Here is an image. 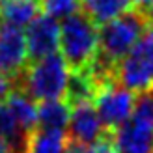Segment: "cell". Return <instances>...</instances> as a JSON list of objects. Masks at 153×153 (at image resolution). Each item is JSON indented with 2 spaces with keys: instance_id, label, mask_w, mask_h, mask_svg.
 I'll list each match as a JSON object with an SVG mask.
<instances>
[{
  "instance_id": "cell-6",
  "label": "cell",
  "mask_w": 153,
  "mask_h": 153,
  "mask_svg": "<svg viewBox=\"0 0 153 153\" xmlns=\"http://www.w3.org/2000/svg\"><path fill=\"white\" fill-rule=\"evenodd\" d=\"M26 37L21 28L0 22V75L17 82L28 67Z\"/></svg>"
},
{
  "instance_id": "cell-16",
  "label": "cell",
  "mask_w": 153,
  "mask_h": 153,
  "mask_svg": "<svg viewBox=\"0 0 153 153\" xmlns=\"http://www.w3.org/2000/svg\"><path fill=\"white\" fill-rule=\"evenodd\" d=\"M80 0H39L41 11L52 19H67L80 11Z\"/></svg>"
},
{
  "instance_id": "cell-12",
  "label": "cell",
  "mask_w": 153,
  "mask_h": 153,
  "mask_svg": "<svg viewBox=\"0 0 153 153\" xmlns=\"http://www.w3.org/2000/svg\"><path fill=\"white\" fill-rule=\"evenodd\" d=\"M6 105L10 106L13 118L17 120L21 129L28 134H32L37 129V105L34 99H30L25 91L13 90L6 97Z\"/></svg>"
},
{
  "instance_id": "cell-8",
  "label": "cell",
  "mask_w": 153,
  "mask_h": 153,
  "mask_svg": "<svg viewBox=\"0 0 153 153\" xmlns=\"http://www.w3.org/2000/svg\"><path fill=\"white\" fill-rule=\"evenodd\" d=\"M116 153H153V123L138 116L129 118L110 134Z\"/></svg>"
},
{
  "instance_id": "cell-1",
  "label": "cell",
  "mask_w": 153,
  "mask_h": 153,
  "mask_svg": "<svg viewBox=\"0 0 153 153\" xmlns=\"http://www.w3.org/2000/svg\"><path fill=\"white\" fill-rule=\"evenodd\" d=\"M58 51L71 71L88 69L99 54V26L82 11L64 19Z\"/></svg>"
},
{
  "instance_id": "cell-4",
  "label": "cell",
  "mask_w": 153,
  "mask_h": 153,
  "mask_svg": "<svg viewBox=\"0 0 153 153\" xmlns=\"http://www.w3.org/2000/svg\"><path fill=\"white\" fill-rule=\"evenodd\" d=\"M116 79L131 91L153 88V25L144 30L136 45L116 64Z\"/></svg>"
},
{
  "instance_id": "cell-13",
  "label": "cell",
  "mask_w": 153,
  "mask_h": 153,
  "mask_svg": "<svg viewBox=\"0 0 153 153\" xmlns=\"http://www.w3.org/2000/svg\"><path fill=\"white\" fill-rule=\"evenodd\" d=\"M84 13L97 26L123 15L131 10V0H84Z\"/></svg>"
},
{
  "instance_id": "cell-2",
  "label": "cell",
  "mask_w": 153,
  "mask_h": 153,
  "mask_svg": "<svg viewBox=\"0 0 153 153\" xmlns=\"http://www.w3.org/2000/svg\"><path fill=\"white\" fill-rule=\"evenodd\" d=\"M71 69L65 60L56 52L47 58L32 62L17 82L22 80V86L17 88L34 99V101H54V99H65L67 84H69ZM15 82V84H17Z\"/></svg>"
},
{
  "instance_id": "cell-9",
  "label": "cell",
  "mask_w": 153,
  "mask_h": 153,
  "mask_svg": "<svg viewBox=\"0 0 153 153\" xmlns=\"http://www.w3.org/2000/svg\"><path fill=\"white\" fill-rule=\"evenodd\" d=\"M65 134L71 142L79 144H95L105 136V125L91 101L71 105V116Z\"/></svg>"
},
{
  "instance_id": "cell-18",
  "label": "cell",
  "mask_w": 153,
  "mask_h": 153,
  "mask_svg": "<svg viewBox=\"0 0 153 153\" xmlns=\"http://www.w3.org/2000/svg\"><path fill=\"white\" fill-rule=\"evenodd\" d=\"M131 4L144 15V17L153 10V0H131Z\"/></svg>"
},
{
  "instance_id": "cell-14",
  "label": "cell",
  "mask_w": 153,
  "mask_h": 153,
  "mask_svg": "<svg viewBox=\"0 0 153 153\" xmlns=\"http://www.w3.org/2000/svg\"><path fill=\"white\" fill-rule=\"evenodd\" d=\"M69 138L60 131H45L36 129L28 138L26 153H65Z\"/></svg>"
},
{
  "instance_id": "cell-3",
  "label": "cell",
  "mask_w": 153,
  "mask_h": 153,
  "mask_svg": "<svg viewBox=\"0 0 153 153\" xmlns=\"http://www.w3.org/2000/svg\"><path fill=\"white\" fill-rule=\"evenodd\" d=\"M146 28L148 19L138 10H129L120 17L101 25L99 26L97 60H101L106 69L116 65L136 45Z\"/></svg>"
},
{
  "instance_id": "cell-7",
  "label": "cell",
  "mask_w": 153,
  "mask_h": 153,
  "mask_svg": "<svg viewBox=\"0 0 153 153\" xmlns=\"http://www.w3.org/2000/svg\"><path fill=\"white\" fill-rule=\"evenodd\" d=\"M25 37L30 62L56 54L60 49V22L45 13H39L26 26Z\"/></svg>"
},
{
  "instance_id": "cell-11",
  "label": "cell",
  "mask_w": 153,
  "mask_h": 153,
  "mask_svg": "<svg viewBox=\"0 0 153 153\" xmlns=\"http://www.w3.org/2000/svg\"><path fill=\"white\" fill-rule=\"evenodd\" d=\"M71 116V105L65 99L43 101L37 106V129L65 133Z\"/></svg>"
},
{
  "instance_id": "cell-17",
  "label": "cell",
  "mask_w": 153,
  "mask_h": 153,
  "mask_svg": "<svg viewBox=\"0 0 153 153\" xmlns=\"http://www.w3.org/2000/svg\"><path fill=\"white\" fill-rule=\"evenodd\" d=\"M65 153H97V148L95 144H79V142L69 140Z\"/></svg>"
},
{
  "instance_id": "cell-5",
  "label": "cell",
  "mask_w": 153,
  "mask_h": 153,
  "mask_svg": "<svg viewBox=\"0 0 153 153\" xmlns=\"http://www.w3.org/2000/svg\"><path fill=\"white\" fill-rule=\"evenodd\" d=\"M134 101H136L134 91L110 80H103L97 86L94 95V106L105 129H112V131L131 118Z\"/></svg>"
},
{
  "instance_id": "cell-10",
  "label": "cell",
  "mask_w": 153,
  "mask_h": 153,
  "mask_svg": "<svg viewBox=\"0 0 153 153\" xmlns=\"http://www.w3.org/2000/svg\"><path fill=\"white\" fill-rule=\"evenodd\" d=\"M41 11L39 0H0V22L25 28Z\"/></svg>"
},
{
  "instance_id": "cell-19",
  "label": "cell",
  "mask_w": 153,
  "mask_h": 153,
  "mask_svg": "<svg viewBox=\"0 0 153 153\" xmlns=\"http://www.w3.org/2000/svg\"><path fill=\"white\" fill-rule=\"evenodd\" d=\"M0 153H11V149L7 148V144L0 140Z\"/></svg>"
},
{
  "instance_id": "cell-15",
  "label": "cell",
  "mask_w": 153,
  "mask_h": 153,
  "mask_svg": "<svg viewBox=\"0 0 153 153\" xmlns=\"http://www.w3.org/2000/svg\"><path fill=\"white\" fill-rule=\"evenodd\" d=\"M95 90H97V80L91 76L88 69L71 71L69 84H67V91H65V101L69 105L91 101L95 95Z\"/></svg>"
}]
</instances>
